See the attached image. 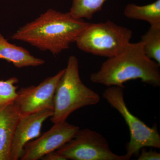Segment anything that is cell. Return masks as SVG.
<instances>
[{
	"label": "cell",
	"mask_w": 160,
	"mask_h": 160,
	"mask_svg": "<svg viewBox=\"0 0 160 160\" xmlns=\"http://www.w3.org/2000/svg\"><path fill=\"white\" fill-rule=\"evenodd\" d=\"M89 24L73 18L69 12L49 9L20 27L11 38L56 56L69 49Z\"/></svg>",
	"instance_id": "cell-1"
},
{
	"label": "cell",
	"mask_w": 160,
	"mask_h": 160,
	"mask_svg": "<svg viewBox=\"0 0 160 160\" xmlns=\"http://www.w3.org/2000/svg\"><path fill=\"white\" fill-rule=\"evenodd\" d=\"M160 66L146 55L142 42L130 43L122 52L108 58L98 71L91 74L90 79L107 87L124 88L126 82L138 79L153 87H160Z\"/></svg>",
	"instance_id": "cell-2"
},
{
	"label": "cell",
	"mask_w": 160,
	"mask_h": 160,
	"mask_svg": "<svg viewBox=\"0 0 160 160\" xmlns=\"http://www.w3.org/2000/svg\"><path fill=\"white\" fill-rule=\"evenodd\" d=\"M100 100L99 95L82 82L78 60L76 57L71 56L55 92L51 121L53 124L66 121L76 110L96 105Z\"/></svg>",
	"instance_id": "cell-3"
},
{
	"label": "cell",
	"mask_w": 160,
	"mask_h": 160,
	"mask_svg": "<svg viewBox=\"0 0 160 160\" xmlns=\"http://www.w3.org/2000/svg\"><path fill=\"white\" fill-rule=\"evenodd\" d=\"M132 35L131 29L108 20L105 22L89 23L75 43L82 51L109 58L126 49Z\"/></svg>",
	"instance_id": "cell-4"
},
{
	"label": "cell",
	"mask_w": 160,
	"mask_h": 160,
	"mask_svg": "<svg viewBox=\"0 0 160 160\" xmlns=\"http://www.w3.org/2000/svg\"><path fill=\"white\" fill-rule=\"evenodd\" d=\"M123 89L115 86L107 87L103 97L121 115L129 127L130 138L126 145V154L130 159L138 154L142 148L160 149V135L156 126L149 127L130 112L125 102Z\"/></svg>",
	"instance_id": "cell-5"
},
{
	"label": "cell",
	"mask_w": 160,
	"mask_h": 160,
	"mask_svg": "<svg viewBox=\"0 0 160 160\" xmlns=\"http://www.w3.org/2000/svg\"><path fill=\"white\" fill-rule=\"evenodd\" d=\"M56 151L66 160L130 159L126 154H115L102 135L88 128L79 129L71 139Z\"/></svg>",
	"instance_id": "cell-6"
},
{
	"label": "cell",
	"mask_w": 160,
	"mask_h": 160,
	"mask_svg": "<svg viewBox=\"0 0 160 160\" xmlns=\"http://www.w3.org/2000/svg\"><path fill=\"white\" fill-rule=\"evenodd\" d=\"M64 72V69H62L38 86L22 88L17 91L14 104L21 116L43 109H53L55 92Z\"/></svg>",
	"instance_id": "cell-7"
},
{
	"label": "cell",
	"mask_w": 160,
	"mask_h": 160,
	"mask_svg": "<svg viewBox=\"0 0 160 160\" xmlns=\"http://www.w3.org/2000/svg\"><path fill=\"white\" fill-rule=\"evenodd\" d=\"M79 129L66 121L55 123L48 131L26 144L20 160H41L45 155L65 145Z\"/></svg>",
	"instance_id": "cell-8"
},
{
	"label": "cell",
	"mask_w": 160,
	"mask_h": 160,
	"mask_svg": "<svg viewBox=\"0 0 160 160\" xmlns=\"http://www.w3.org/2000/svg\"><path fill=\"white\" fill-rule=\"evenodd\" d=\"M53 114V109H47L20 117L12 146L10 160H20L27 143L41 135L43 123Z\"/></svg>",
	"instance_id": "cell-9"
},
{
	"label": "cell",
	"mask_w": 160,
	"mask_h": 160,
	"mask_svg": "<svg viewBox=\"0 0 160 160\" xmlns=\"http://www.w3.org/2000/svg\"><path fill=\"white\" fill-rule=\"evenodd\" d=\"M20 117L14 102L0 107V160H10L15 132Z\"/></svg>",
	"instance_id": "cell-10"
},
{
	"label": "cell",
	"mask_w": 160,
	"mask_h": 160,
	"mask_svg": "<svg viewBox=\"0 0 160 160\" xmlns=\"http://www.w3.org/2000/svg\"><path fill=\"white\" fill-rule=\"evenodd\" d=\"M0 59L12 63L18 69L38 67L44 65L46 61L32 55L27 49L9 43L0 33Z\"/></svg>",
	"instance_id": "cell-11"
},
{
	"label": "cell",
	"mask_w": 160,
	"mask_h": 160,
	"mask_svg": "<svg viewBox=\"0 0 160 160\" xmlns=\"http://www.w3.org/2000/svg\"><path fill=\"white\" fill-rule=\"evenodd\" d=\"M124 14L130 19L148 22L150 26H160V0L145 6L128 4L124 9Z\"/></svg>",
	"instance_id": "cell-12"
},
{
	"label": "cell",
	"mask_w": 160,
	"mask_h": 160,
	"mask_svg": "<svg viewBox=\"0 0 160 160\" xmlns=\"http://www.w3.org/2000/svg\"><path fill=\"white\" fill-rule=\"evenodd\" d=\"M108 0H72L69 13L77 19L91 20Z\"/></svg>",
	"instance_id": "cell-13"
},
{
	"label": "cell",
	"mask_w": 160,
	"mask_h": 160,
	"mask_svg": "<svg viewBox=\"0 0 160 160\" xmlns=\"http://www.w3.org/2000/svg\"><path fill=\"white\" fill-rule=\"evenodd\" d=\"M141 42L146 55L160 66V26H150Z\"/></svg>",
	"instance_id": "cell-14"
},
{
	"label": "cell",
	"mask_w": 160,
	"mask_h": 160,
	"mask_svg": "<svg viewBox=\"0 0 160 160\" xmlns=\"http://www.w3.org/2000/svg\"><path fill=\"white\" fill-rule=\"evenodd\" d=\"M19 80L16 77H12L3 81L0 80V107L14 102L18 96Z\"/></svg>",
	"instance_id": "cell-15"
},
{
	"label": "cell",
	"mask_w": 160,
	"mask_h": 160,
	"mask_svg": "<svg viewBox=\"0 0 160 160\" xmlns=\"http://www.w3.org/2000/svg\"><path fill=\"white\" fill-rule=\"evenodd\" d=\"M138 160H160V153L152 149L148 150L146 148L141 149Z\"/></svg>",
	"instance_id": "cell-16"
},
{
	"label": "cell",
	"mask_w": 160,
	"mask_h": 160,
	"mask_svg": "<svg viewBox=\"0 0 160 160\" xmlns=\"http://www.w3.org/2000/svg\"><path fill=\"white\" fill-rule=\"evenodd\" d=\"M42 160H66L57 151L52 152L45 155L41 158Z\"/></svg>",
	"instance_id": "cell-17"
}]
</instances>
